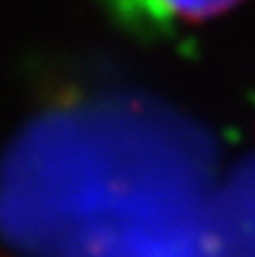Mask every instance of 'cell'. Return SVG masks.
Instances as JSON below:
<instances>
[{"label": "cell", "instance_id": "6da1fadb", "mask_svg": "<svg viewBox=\"0 0 255 257\" xmlns=\"http://www.w3.org/2000/svg\"><path fill=\"white\" fill-rule=\"evenodd\" d=\"M154 23H199L230 9L239 0H134Z\"/></svg>", "mask_w": 255, "mask_h": 257}]
</instances>
